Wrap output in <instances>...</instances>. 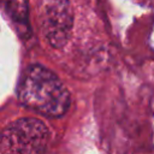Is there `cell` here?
Here are the masks:
<instances>
[{"label":"cell","instance_id":"1","mask_svg":"<svg viewBox=\"0 0 154 154\" xmlns=\"http://www.w3.org/2000/svg\"><path fill=\"white\" fill-rule=\"evenodd\" d=\"M18 99L25 107L47 117H60L70 106V93L49 69L34 64L28 66L18 83Z\"/></svg>","mask_w":154,"mask_h":154},{"label":"cell","instance_id":"2","mask_svg":"<svg viewBox=\"0 0 154 154\" xmlns=\"http://www.w3.org/2000/svg\"><path fill=\"white\" fill-rule=\"evenodd\" d=\"M48 129L36 118H22L2 132V154H40L48 142Z\"/></svg>","mask_w":154,"mask_h":154},{"label":"cell","instance_id":"3","mask_svg":"<svg viewBox=\"0 0 154 154\" xmlns=\"http://www.w3.org/2000/svg\"><path fill=\"white\" fill-rule=\"evenodd\" d=\"M41 31L53 48L64 47L72 31L73 12L69 0H48L40 17Z\"/></svg>","mask_w":154,"mask_h":154},{"label":"cell","instance_id":"4","mask_svg":"<svg viewBox=\"0 0 154 154\" xmlns=\"http://www.w3.org/2000/svg\"><path fill=\"white\" fill-rule=\"evenodd\" d=\"M2 8L12 24L14 25L18 35L28 37L31 34L29 20V2L28 0H1Z\"/></svg>","mask_w":154,"mask_h":154}]
</instances>
